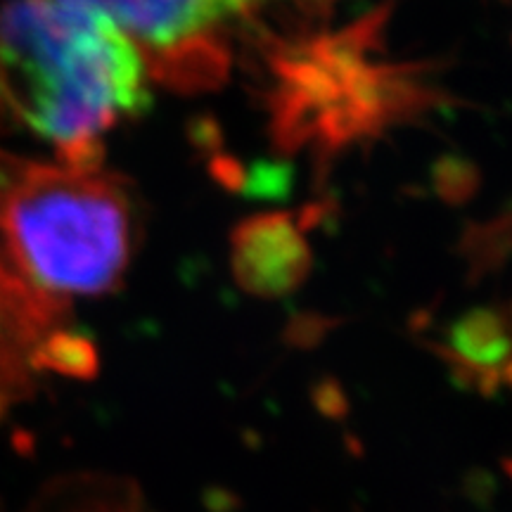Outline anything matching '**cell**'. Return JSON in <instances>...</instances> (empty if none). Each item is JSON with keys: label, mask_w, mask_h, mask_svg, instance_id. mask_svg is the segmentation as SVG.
<instances>
[{"label": "cell", "mask_w": 512, "mask_h": 512, "mask_svg": "<svg viewBox=\"0 0 512 512\" xmlns=\"http://www.w3.org/2000/svg\"><path fill=\"white\" fill-rule=\"evenodd\" d=\"M100 12L136 46L166 86L202 91L228 72L221 29L271 0H50Z\"/></svg>", "instance_id": "277c9868"}, {"label": "cell", "mask_w": 512, "mask_h": 512, "mask_svg": "<svg viewBox=\"0 0 512 512\" xmlns=\"http://www.w3.org/2000/svg\"><path fill=\"white\" fill-rule=\"evenodd\" d=\"M384 22L380 12L337 36L278 43L271 53L275 88L273 136L287 150L313 143L332 152L349 140L380 131L427 100L418 67L370 64Z\"/></svg>", "instance_id": "3957f363"}, {"label": "cell", "mask_w": 512, "mask_h": 512, "mask_svg": "<svg viewBox=\"0 0 512 512\" xmlns=\"http://www.w3.org/2000/svg\"><path fill=\"white\" fill-rule=\"evenodd\" d=\"M64 304L27 283L0 249V418L48 370V351L67 330Z\"/></svg>", "instance_id": "5b68a950"}, {"label": "cell", "mask_w": 512, "mask_h": 512, "mask_svg": "<svg viewBox=\"0 0 512 512\" xmlns=\"http://www.w3.org/2000/svg\"><path fill=\"white\" fill-rule=\"evenodd\" d=\"M439 354L456 368L460 380H472L482 392H496L508 380V323L494 309H477L448 330Z\"/></svg>", "instance_id": "52a82bcc"}, {"label": "cell", "mask_w": 512, "mask_h": 512, "mask_svg": "<svg viewBox=\"0 0 512 512\" xmlns=\"http://www.w3.org/2000/svg\"><path fill=\"white\" fill-rule=\"evenodd\" d=\"M230 261L238 283L259 297L297 290L311 268L304 226L287 214L254 216L235 228Z\"/></svg>", "instance_id": "8992f818"}, {"label": "cell", "mask_w": 512, "mask_h": 512, "mask_svg": "<svg viewBox=\"0 0 512 512\" xmlns=\"http://www.w3.org/2000/svg\"><path fill=\"white\" fill-rule=\"evenodd\" d=\"M150 105L143 57L100 12L50 0L0 8V131L100 166L102 138Z\"/></svg>", "instance_id": "6da1fadb"}, {"label": "cell", "mask_w": 512, "mask_h": 512, "mask_svg": "<svg viewBox=\"0 0 512 512\" xmlns=\"http://www.w3.org/2000/svg\"><path fill=\"white\" fill-rule=\"evenodd\" d=\"M0 249L27 283L62 302L114 290L133 249L126 183L100 166L0 150Z\"/></svg>", "instance_id": "7a4b0ae2"}]
</instances>
